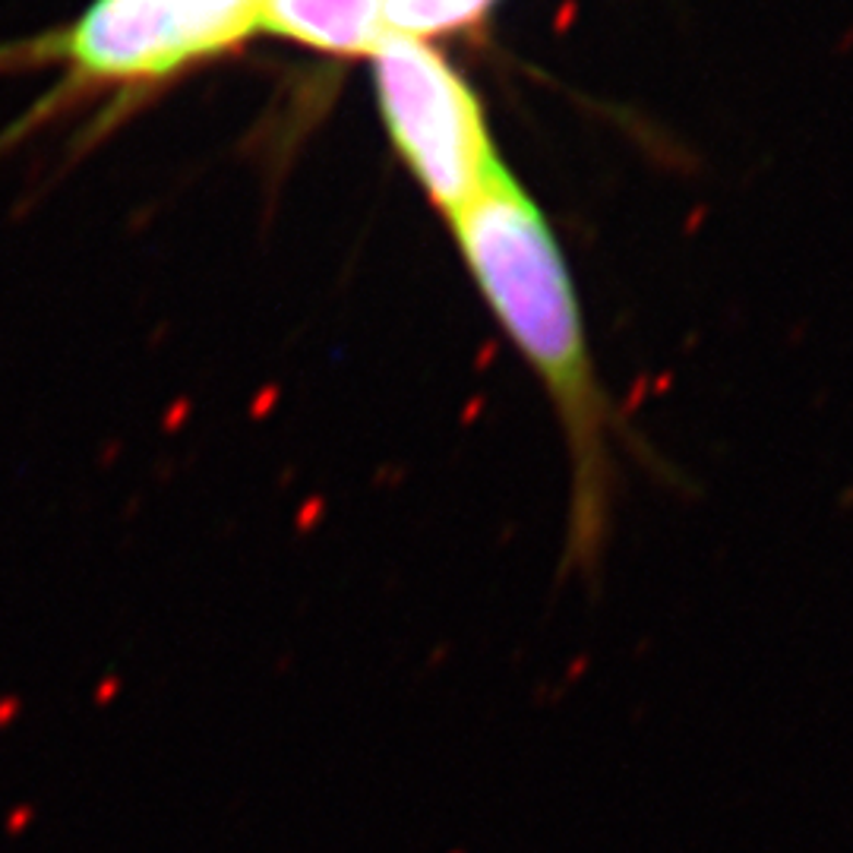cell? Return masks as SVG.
Listing matches in <instances>:
<instances>
[{
	"label": "cell",
	"mask_w": 853,
	"mask_h": 853,
	"mask_svg": "<svg viewBox=\"0 0 853 853\" xmlns=\"http://www.w3.org/2000/svg\"><path fill=\"white\" fill-rule=\"evenodd\" d=\"M263 0H95L63 38L92 80H155L257 32Z\"/></svg>",
	"instance_id": "3957f363"
},
{
	"label": "cell",
	"mask_w": 853,
	"mask_h": 853,
	"mask_svg": "<svg viewBox=\"0 0 853 853\" xmlns=\"http://www.w3.org/2000/svg\"><path fill=\"white\" fill-rule=\"evenodd\" d=\"M370 58L399 155L430 200L459 215L500 168L474 92L420 38L386 32Z\"/></svg>",
	"instance_id": "7a4b0ae2"
},
{
	"label": "cell",
	"mask_w": 853,
	"mask_h": 853,
	"mask_svg": "<svg viewBox=\"0 0 853 853\" xmlns=\"http://www.w3.org/2000/svg\"><path fill=\"white\" fill-rule=\"evenodd\" d=\"M494 0H380L386 32L424 38L474 26Z\"/></svg>",
	"instance_id": "5b68a950"
},
{
	"label": "cell",
	"mask_w": 853,
	"mask_h": 853,
	"mask_svg": "<svg viewBox=\"0 0 853 853\" xmlns=\"http://www.w3.org/2000/svg\"><path fill=\"white\" fill-rule=\"evenodd\" d=\"M257 32H275L329 55H374L386 23L380 0H263Z\"/></svg>",
	"instance_id": "277c9868"
},
{
	"label": "cell",
	"mask_w": 853,
	"mask_h": 853,
	"mask_svg": "<svg viewBox=\"0 0 853 853\" xmlns=\"http://www.w3.org/2000/svg\"><path fill=\"white\" fill-rule=\"evenodd\" d=\"M449 222L477 288L541 377L566 434L569 519L559 579L597 589L614 541L617 465L611 427H617V414L594 377L562 253L541 209L502 165Z\"/></svg>",
	"instance_id": "6da1fadb"
}]
</instances>
